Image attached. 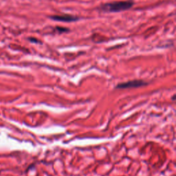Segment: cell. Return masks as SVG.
I'll list each match as a JSON object with an SVG mask.
<instances>
[{
	"instance_id": "cell-3",
	"label": "cell",
	"mask_w": 176,
	"mask_h": 176,
	"mask_svg": "<svg viewBox=\"0 0 176 176\" xmlns=\"http://www.w3.org/2000/svg\"><path fill=\"white\" fill-rule=\"evenodd\" d=\"M50 18L54 21L63 22H74L79 20L77 17L70 15H52L50 16Z\"/></svg>"
},
{
	"instance_id": "cell-2",
	"label": "cell",
	"mask_w": 176,
	"mask_h": 176,
	"mask_svg": "<svg viewBox=\"0 0 176 176\" xmlns=\"http://www.w3.org/2000/svg\"><path fill=\"white\" fill-rule=\"evenodd\" d=\"M147 83L144 81L141 80H134V81H130L125 82V83H122L118 84L116 86L117 89H126V88H138L145 85H147Z\"/></svg>"
},
{
	"instance_id": "cell-1",
	"label": "cell",
	"mask_w": 176,
	"mask_h": 176,
	"mask_svg": "<svg viewBox=\"0 0 176 176\" xmlns=\"http://www.w3.org/2000/svg\"><path fill=\"white\" fill-rule=\"evenodd\" d=\"M134 2L129 1H119L109 2L102 4L100 9L105 13H119L122 11L129 10L133 7Z\"/></svg>"
},
{
	"instance_id": "cell-5",
	"label": "cell",
	"mask_w": 176,
	"mask_h": 176,
	"mask_svg": "<svg viewBox=\"0 0 176 176\" xmlns=\"http://www.w3.org/2000/svg\"><path fill=\"white\" fill-rule=\"evenodd\" d=\"M28 40L30 42H32V43H41L39 40H38L37 39H35V38H29Z\"/></svg>"
},
{
	"instance_id": "cell-4",
	"label": "cell",
	"mask_w": 176,
	"mask_h": 176,
	"mask_svg": "<svg viewBox=\"0 0 176 176\" xmlns=\"http://www.w3.org/2000/svg\"><path fill=\"white\" fill-rule=\"evenodd\" d=\"M56 30L59 32V33H67V32L70 31V30L67 28H64V27H59V26H57L56 28Z\"/></svg>"
}]
</instances>
